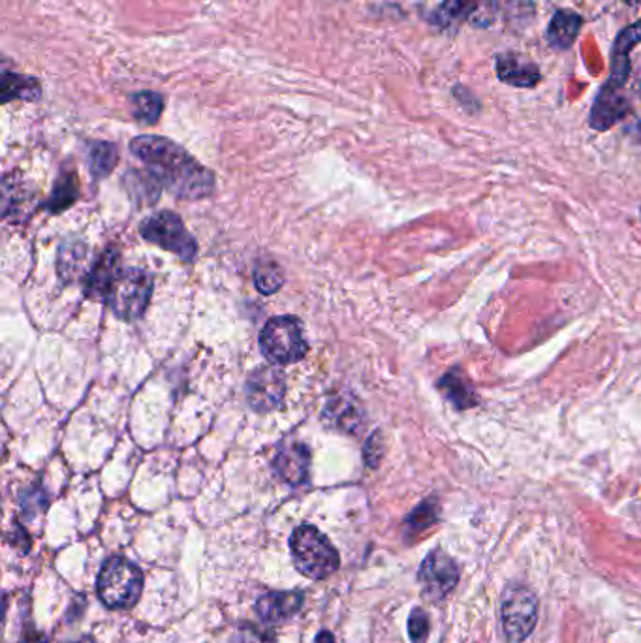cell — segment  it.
Here are the masks:
<instances>
[{
	"instance_id": "cell-1",
	"label": "cell",
	"mask_w": 641,
	"mask_h": 643,
	"mask_svg": "<svg viewBox=\"0 0 641 643\" xmlns=\"http://www.w3.org/2000/svg\"><path fill=\"white\" fill-rule=\"evenodd\" d=\"M133 153L146 162L149 172L174 192L175 197L198 200L210 197L215 177L181 146L159 136H140L130 143Z\"/></svg>"
},
{
	"instance_id": "cell-2",
	"label": "cell",
	"mask_w": 641,
	"mask_h": 643,
	"mask_svg": "<svg viewBox=\"0 0 641 643\" xmlns=\"http://www.w3.org/2000/svg\"><path fill=\"white\" fill-rule=\"evenodd\" d=\"M290 550L293 565L309 580H326L341 565L337 550L313 525H301L292 532Z\"/></svg>"
},
{
	"instance_id": "cell-3",
	"label": "cell",
	"mask_w": 641,
	"mask_h": 643,
	"mask_svg": "<svg viewBox=\"0 0 641 643\" xmlns=\"http://www.w3.org/2000/svg\"><path fill=\"white\" fill-rule=\"evenodd\" d=\"M97 591L105 608H134L143 591V572L125 557H112L98 573Z\"/></svg>"
},
{
	"instance_id": "cell-4",
	"label": "cell",
	"mask_w": 641,
	"mask_h": 643,
	"mask_svg": "<svg viewBox=\"0 0 641 643\" xmlns=\"http://www.w3.org/2000/svg\"><path fill=\"white\" fill-rule=\"evenodd\" d=\"M260 350L273 365L298 364L307 354L301 324L293 316H275L260 333Z\"/></svg>"
},
{
	"instance_id": "cell-5",
	"label": "cell",
	"mask_w": 641,
	"mask_h": 643,
	"mask_svg": "<svg viewBox=\"0 0 641 643\" xmlns=\"http://www.w3.org/2000/svg\"><path fill=\"white\" fill-rule=\"evenodd\" d=\"M538 598L527 585L510 583L502 593V632L510 643H523L535 632L538 622Z\"/></svg>"
},
{
	"instance_id": "cell-6",
	"label": "cell",
	"mask_w": 641,
	"mask_h": 643,
	"mask_svg": "<svg viewBox=\"0 0 641 643\" xmlns=\"http://www.w3.org/2000/svg\"><path fill=\"white\" fill-rule=\"evenodd\" d=\"M153 292V279L140 267L121 269L117 279L113 280L110 294L105 298L117 318L138 320L146 313Z\"/></svg>"
},
{
	"instance_id": "cell-7",
	"label": "cell",
	"mask_w": 641,
	"mask_h": 643,
	"mask_svg": "<svg viewBox=\"0 0 641 643\" xmlns=\"http://www.w3.org/2000/svg\"><path fill=\"white\" fill-rule=\"evenodd\" d=\"M141 236L149 243L159 245L161 249L174 252L175 256L192 262L198 254L196 239L185 228L181 218L175 215L174 211H162L141 224Z\"/></svg>"
},
{
	"instance_id": "cell-8",
	"label": "cell",
	"mask_w": 641,
	"mask_h": 643,
	"mask_svg": "<svg viewBox=\"0 0 641 643\" xmlns=\"http://www.w3.org/2000/svg\"><path fill=\"white\" fill-rule=\"evenodd\" d=\"M418 581L422 585V593L429 601H444L460 581V567L448 553L435 550L422 563L418 570Z\"/></svg>"
},
{
	"instance_id": "cell-9",
	"label": "cell",
	"mask_w": 641,
	"mask_h": 643,
	"mask_svg": "<svg viewBox=\"0 0 641 643\" xmlns=\"http://www.w3.org/2000/svg\"><path fill=\"white\" fill-rule=\"evenodd\" d=\"M247 401L256 413H269L282 405L286 393V378L275 367H262L251 373L247 380Z\"/></svg>"
},
{
	"instance_id": "cell-10",
	"label": "cell",
	"mask_w": 641,
	"mask_h": 643,
	"mask_svg": "<svg viewBox=\"0 0 641 643\" xmlns=\"http://www.w3.org/2000/svg\"><path fill=\"white\" fill-rule=\"evenodd\" d=\"M495 0H447L437 12L440 25L470 22L476 27H488L495 20Z\"/></svg>"
},
{
	"instance_id": "cell-11",
	"label": "cell",
	"mask_w": 641,
	"mask_h": 643,
	"mask_svg": "<svg viewBox=\"0 0 641 643\" xmlns=\"http://www.w3.org/2000/svg\"><path fill=\"white\" fill-rule=\"evenodd\" d=\"M311 469V452L303 442H282L273 457V470L280 480L298 488L307 482Z\"/></svg>"
},
{
	"instance_id": "cell-12",
	"label": "cell",
	"mask_w": 641,
	"mask_h": 643,
	"mask_svg": "<svg viewBox=\"0 0 641 643\" xmlns=\"http://www.w3.org/2000/svg\"><path fill=\"white\" fill-rule=\"evenodd\" d=\"M322 418L329 429L347 434H357L365 426L363 406L352 395H335L329 399Z\"/></svg>"
},
{
	"instance_id": "cell-13",
	"label": "cell",
	"mask_w": 641,
	"mask_h": 643,
	"mask_svg": "<svg viewBox=\"0 0 641 643\" xmlns=\"http://www.w3.org/2000/svg\"><path fill=\"white\" fill-rule=\"evenodd\" d=\"M620 87L623 85H615L612 81H607L604 85V89L600 91L599 99H596L593 105V112H591V126L596 128V130L612 128L628 112V102Z\"/></svg>"
},
{
	"instance_id": "cell-14",
	"label": "cell",
	"mask_w": 641,
	"mask_h": 643,
	"mask_svg": "<svg viewBox=\"0 0 641 643\" xmlns=\"http://www.w3.org/2000/svg\"><path fill=\"white\" fill-rule=\"evenodd\" d=\"M303 606V593L300 591H279L267 593L256 602L260 619L267 625H280L296 616Z\"/></svg>"
},
{
	"instance_id": "cell-15",
	"label": "cell",
	"mask_w": 641,
	"mask_h": 643,
	"mask_svg": "<svg viewBox=\"0 0 641 643\" xmlns=\"http://www.w3.org/2000/svg\"><path fill=\"white\" fill-rule=\"evenodd\" d=\"M120 252L115 249H108V251L95 262L87 282H85V294L92 298V300H105L110 294L113 280L117 279L120 275Z\"/></svg>"
},
{
	"instance_id": "cell-16",
	"label": "cell",
	"mask_w": 641,
	"mask_h": 643,
	"mask_svg": "<svg viewBox=\"0 0 641 643\" xmlns=\"http://www.w3.org/2000/svg\"><path fill=\"white\" fill-rule=\"evenodd\" d=\"M497 72L504 84L514 87H535L540 81V74L535 64L529 63L525 56L506 53L499 56Z\"/></svg>"
},
{
	"instance_id": "cell-17",
	"label": "cell",
	"mask_w": 641,
	"mask_h": 643,
	"mask_svg": "<svg viewBox=\"0 0 641 643\" xmlns=\"http://www.w3.org/2000/svg\"><path fill=\"white\" fill-rule=\"evenodd\" d=\"M641 42V22L634 23L632 27H628L623 35L617 38L614 48V63H612V84L625 85L628 76V68H630V61L628 55L634 48L636 43Z\"/></svg>"
},
{
	"instance_id": "cell-18",
	"label": "cell",
	"mask_w": 641,
	"mask_h": 643,
	"mask_svg": "<svg viewBox=\"0 0 641 643\" xmlns=\"http://www.w3.org/2000/svg\"><path fill=\"white\" fill-rule=\"evenodd\" d=\"M439 388L457 411H467L478 405L475 388L468 384L467 378L463 377L461 371H450L444 375L440 378Z\"/></svg>"
},
{
	"instance_id": "cell-19",
	"label": "cell",
	"mask_w": 641,
	"mask_h": 643,
	"mask_svg": "<svg viewBox=\"0 0 641 643\" xmlns=\"http://www.w3.org/2000/svg\"><path fill=\"white\" fill-rule=\"evenodd\" d=\"M579 27H581V17L574 14L570 10H563L553 15L548 30L551 46L557 50H566L578 38Z\"/></svg>"
},
{
	"instance_id": "cell-20",
	"label": "cell",
	"mask_w": 641,
	"mask_h": 643,
	"mask_svg": "<svg viewBox=\"0 0 641 643\" xmlns=\"http://www.w3.org/2000/svg\"><path fill=\"white\" fill-rule=\"evenodd\" d=\"M77 197H79L77 175L74 172H64V174L59 175L53 194L49 198V211H53V213L64 211L76 202Z\"/></svg>"
},
{
	"instance_id": "cell-21",
	"label": "cell",
	"mask_w": 641,
	"mask_h": 643,
	"mask_svg": "<svg viewBox=\"0 0 641 643\" xmlns=\"http://www.w3.org/2000/svg\"><path fill=\"white\" fill-rule=\"evenodd\" d=\"M40 97V85L35 79L20 76L14 72H7L2 77V100H36Z\"/></svg>"
},
{
	"instance_id": "cell-22",
	"label": "cell",
	"mask_w": 641,
	"mask_h": 643,
	"mask_svg": "<svg viewBox=\"0 0 641 643\" xmlns=\"http://www.w3.org/2000/svg\"><path fill=\"white\" fill-rule=\"evenodd\" d=\"M87 266V249L84 243H72L61 247L59 251V275L63 280L71 282L77 279V275Z\"/></svg>"
},
{
	"instance_id": "cell-23",
	"label": "cell",
	"mask_w": 641,
	"mask_h": 643,
	"mask_svg": "<svg viewBox=\"0 0 641 643\" xmlns=\"http://www.w3.org/2000/svg\"><path fill=\"white\" fill-rule=\"evenodd\" d=\"M117 161H120V153L113 143L97 141L89 149V168L97 179L112 174L113 168L117 166Z\"/></svg>"
},
{
	"instance_id": "cell-24",
	"label": "cell",
	"mask_w": 641,
	"mask_h": 643,
	"mask_svg": "<svg viewBox=\"0 0 641 643\" xmlns=\"http://www.w3.org/2000/svg\"><path fill=\"white\" fill-rule=\"evenodd\" d=\"M254 285L262 294H275L285 285V273L277 262L262 260L254 267Z\"/></svg>"
},
{
	"instance_id": "cell-25",
	"label": "cell",
	"mask_w": 641,
	"mask_h": 643,
	"mask_svg": "<svg viewBox=\"0 0 641 643\" xmlns=\"http://www.w3.org/2000/svg\"><path fill=\"white\" fill-rule=\"evenodd\" d=\"M133 108L136 119L147 125H154L164 112V100L156 92H140L134 97Z\"/></svg>"
},
{
	"instance_id": "cell-26",
	"label": "cell",
	"mask_w": 641,
	"mask_h": 643,
	"mask_svg": "<svg viewBox=\"0 0 641 643\" xmlns=\"http://www.w3.org/2000/svg\"><path fill=\"white\" fill-rule=\"evenodd\" d=\"M439 503L435 499H427L416 510L406 518V527L411 532H422L439 521Z\"/></svg>"
},
{
	"instance_id": "cell-27",
	"label": "cell",
	"mask_w": 641,
	"mask_h": 643,
	"mask_svg": "<svg viewBox=\"0 0 641 643\" xmlns=\"http://www.w3.org/2000/svg\"><path fill=\"white\" fill-rule=\"evenodd\" d=\"M409 634L412 643H426L429 636V617L422 608L412 609L409 617Z\"/></svg>"
},
{
	"instance_id": "cell-28",
	"label": "cell",
	"mask_w": 641,
	"mask_h": 643,
	"mask_svg": "<svg viewBox=\"0 0 641 643\" xmlns=\"http://www.w3.org/2000/svg\"><path fill=\"white\" fill-rule=\"evenodd\" d=\"M234 643H275V636L251 625H244L243 629L238 630Z\"/></svg>"
},
{
	"instance_id": "cell-29",
	"label": "cell",
	"mask_w": 641,
	"mask_h": 643,
	"mask_svg": "<svg viewBox=\"0 0 641 643\" xmlns=\"http://www.w3.org/2000/svg\"><path fill=\"white\" fill-rule=\"evenodd\" d=\"M382 455V441H380V433L373 434L370 441L365 446V459L369 463L370 467H377L378 459Z\"/></svg>"
},
{
	"instance_id": "cell-30",
	"label": "cell",
	"mask_w": 641,
	"mask_h": 643,
	"mask_svg": "<svg viewBox=\"0 0 641 643\" xmlns=\"http://www.w3.org/2000/svg\"><path fill=\"white\" fill-rule=\"evenodd\" d=\"M314 643H335L334 634H331V632H328V630H324V632H320V634H318V638H316V642Z\"/></svg>"
},
{
	"instance_id": "cell-31",
	"label": "cell",
	"mask_w": 641,
	"mask_h": 643,
	"mask_svg": "<svg viewBox=\"0 0 641 643\" xmlns=\"http://www.w3.org/2000/svg\"><path fill=\"white\" fill-rule=\"evenodd\" d=\"M74 643H95V640H92V638H81V640H77V642Z\"/></svg>"
},
{
	"instance_id": "cell-32",
	"label": "cell",
	"mask_w": 641,
	"mask_h": 643,
	"mask_svg": "<svg viewBox=\"0 0 641 643\" xmlns=\"http://www.w3.org/2000/svg\"><path fill=\"white\" fill-rule=\"evenodd\" d=\"M27 643H46V640H42V638H33V640H28Z\"/></svg>"
}]
</instances>
